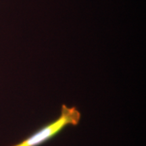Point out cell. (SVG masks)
Masks as SVG:
<instances>
[{
  "mask_svg": "<svg viewBox=\"0 0 146 146\" xmlns=\"http://www.w3.org/2000/svg\"><path fill=\"white\" fill-rule=\"evenodd\" d=\"M81 118V112L75 106L68 107L62 104L57 118L42 126L31 135L12 146H41L58 136L69 126H77Z\"/></svg>",
  "mask_w": 146,
  "mask_h": 146,
  "instance_id": "1",
  "label": "cell"
}]
</instances>
